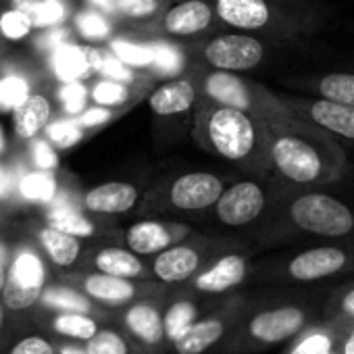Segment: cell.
Segmentation results:
<instances>
[{
    "label": "cell",
    "instance_id": "6da1fadb",
    "mask_svg": "<svg viewBox=\"0 0 354 354\" xmlns=\"http://www.w3.org/2000/svg\"><path fill=\"white\" fill-rule=\"evenodd\" d=\"M346 184L286 192L248 244L265 254L304 244L354 240V194Z\"/></svg>",
    "mask_w": 354,
    "mask_h": 354
},
{
    "label": "cell",
    "instance_id": "7a4b0ae2",
    "mask_svg": "<svg viewBox=\"0 0 354 354\" xmlns=\"http://www.w3.org/2000/svg\"><path fill=\"white\" fill-rule=\"evenodd\" d=\"M271 180L288 192L348 182L354 175L350 154L323 129L294 115L267 121Z\"/></svg>",
    "mask_w": 354,
    "mask_h": 354
},
{
    "label": "cell",
    "instance_id": "3957f363",
    "mask_svg": "<svg viewBox=\"0 0 354 354\" xmlns=\"http://www.w3.org/2000/svg\"><path fill=\"white\" fill-rule=\"evenodd\" d=\"M333 286L269 288L252 294L242 321L215 354H263L288 346L321 321Z\"/></svg>",
    "mask_w": 354,
    "mask_h": 354
},
{
    "label": "cell",
    "instance_id": "277c9868",
    "mask_svg": "<svg viewBox=\"0 0 354 354\" xmlns=\"http://www.w3.org/2000/svg\"><path fill=\"white\" fill-rule=\"evenodd\" d=\"M194 144L230 165L236 175L271 177L269 127L265 119L201 98L194 113Z\"/></svg>",
    "mask_w": 354,
    "mask_h": 354
},
{
    "label": "cell",
    "instance_id": "5b68a950",
    "mask_svg": "<svg viewBox=\"0 0 354 354\" xmlns=\"http://www.w3.org/2000/svg\"><path fill=\"white\" fill-rule=\"evenodd\" d=\"M354 275V240L304 244L259 254L252 283L269 288L333 286Z\"/></svg>",
    "mask_w": 354,
    "mask_h": 354
},
{
    "label": "cell",
    "instance_id": "8992f818",
    "mask_svg": "<svg viewBox=\"0 0 354 354\" xmlns=\"http://www.w3.org/2000/svg\"><path fill=\"white\" fill-rule=\"evenodd\" d=\"M223 30L306 42L327 21L321 0H213Z\"/></svg>",
    "mask_w": 354,
    "mask_h": 354
},
{
    "label": "cell",
    "instance_id": "52a82bcc",
    "mask_svg": "<svg viewBox=\"0 0 354 354\" xmlns=\"http://www.w3.org/2000/svg\"><path fill=\"white\" fill-rule=\"evenodd\" d=\"M238 175L209 169L167 171L152 180L136 211L138 219H171L190 225L203 223L225 188Z\"/></svg>",
    "mask_w": 354,
    "mask_h": 354
},
{
    "label": "cell",
    "instance_id": "ba28073f",
    "mask_svg": "<svg viewBox=\"0 0 354 354\" xmlns=\"http://www.w3.org/2000/svg\"><path fill=\"white\" fill-rule=\"evenodd\" d=\"M184 46L190 63L217 71L250 75L281 67L288 61L302 57L306 42H288L246 32L221 30L209 38Z\"/></svg>",
    "mask_w": 354,
    "mask_h": 354
},
{
    "label": "cell",
    "instance_id": "9c48e42d",
    "mask_svg": "<svg viewBox=\"0 0 354 354\" xmlns=\"http://www.w3.org/2000/svg\"><path fill=\"white\" fill-rule=\"evenodd\" d=\"M286 192L288 190H283L271 177L259 180V177L238 175L225 188L217 205L209 211L203 225L207 232L234 236L248 244L269 221Z\"/></svg>",
    "mask_w": 354,
    "mask_h": 354
},
{
    "label": "cell",
    "instance_id": "30bf717a",
    "mask_svg": "<svg viewBox=\"0 0 354 354\" xmlns=\"http://www.w3.org/2000/svg\"><path fill=\"white\" fill-rule=\"evenodd\" d=\"M190 69L196 77L201 98L205 100L244 111L265 121L286 119L292 115L281 102L277 90H271L269 86L252 80L250 75L217 71L196 63H190Z\"/></svg>",
    "mask_w": 354,
    "mask_h": 354
},
{
    "label": "cell",
    "instance_id": "8fae6325",
    "mask_svg": "<svg viewBox=\"0 0 354 354\" xmlns=\"http://www.w3.org/2000/svg\"><path fill=\"white\" fill-rule=\"evenodd\" d=\"M248 244L234 236H223L215 232H201L196 230L186 240L177 242L169 250L160 252L158 257L150 259L152 279L167 286V288H180L194 279L203 269H207L215 259L246 248ZM252 248V246H250Z\"/></svg>",
    "mask_w": 354,
    "mask_h": 354
},
{
    "label": "cell",
    "instance_id": "7c38bea8",
    "mask_svg": "<svg viewBox=\"0 0 354 354\" xmlns=\"http://www.w3.org/2000/svg\"><path fill=\"white\" fill-rule=\"evenodd\" d=\"M201 100L198 84L188 67L186 73L162 80L148 94L154 136L160 144H177L192 133L196 104Z\"/></svg>",
    "mask_w": 354,
    "mask_h": 354
},
{
    "label": "cell",
    "instance_id": "4fadbf2b",
    "mask_svg": "<svg viewBox=\"0 0 354 354\" xmlns=\"http://www.w3.org/2000/svg\"><path fill=\"white\" fill-rule=\"evenodd\" d=\"M248 292H238L215 300L188 329L171 342L169 354H215L242 321L248 302Z\"/></svg>",
    "mask_w": 354,
    "mask_h": 354
},
{
    "label": "cell",
    "instance_id": "5bb4252c",
    "mask_svg": "<svg viewBox=\"0 0 354 354\" xmlns=\"http://www.w3.org/2000/svg\"><path fill=\"white\" fill-rule=\"evenodd\" d=\"M213 0H173L148 26L136 30L148 38H160L180 44H192L221 32Z\"/></svg>",
    "mask_w": 354,
    "mask_h": 354
},
{
    "label": "cell",
    "instance_id": "9a60e30c",
    "mask_svg": "<svg viewBox=\"0 0 354 354\" xmlns=\"http://www.w3.org/2000/svg\"><path fill=\"white\" fill-rule=\"evenodd\" d=\"M257 257L259 252L250 246L227 252L215 259L194 279L173 290H180L184 294H190L203 300H219V298L244 292V286L252 283Z\"/></svg>",
    "mask_w": 354,
    "mask_h": 354
},
{
    "label": "cell",
    "instance_id": "2e32d148",
    "mask_svg": "<svg viewBox=\"0 0 354 354\" xmlns=\"http://www.w3.org/2000/svg\"><path fill=\"white\" fill-rule=\"evenodd\" d=\"M65 283L73 286L75 290L86 294L92 302H96L98 306L111 313L123 310L138 300L158 298L171 292V288L154 279H121V277L102 275L94 271L69 273L65 277Z\"/></svg>",
    "mask_w": 354,
    "mask_h": 354
},
{
    "label": "cell",
    "instance_id": "e0dca14e",
    "mask_svg": "<svg viewBox=\"0 0 354 354\" xmlns=\"http://www.w3.org/2000/svg\"><path fill=\"white\" fill-rule=\"evenodd\" d=\"M277 94L294 117L308 121L315 127L329 133L354 160V106L352 104H342V102L294 94V92H277Z\"/></svg>",
    "mask_w": 354,
    "mask_h": 354
},
{
    "label": "cell",
    "instance_id": "ac0fdd59",
    "mask_svg": "<svg viewBox=\"0 0 354 354\" xmlns=\"http://www.w3.org/2000/svg\"><path fill=\"white\" fill-rule=\"evenodd\" d=\"M167 296L146 298L115 313L119 327L148 354H169L171 339L167 331Z\"/></svg>",
    "mask_w": 354,
    "mask_h": 354
},
{
    "label": "cell",
    "instance_id": "d6986e66",
    "mask_svg": "<svg viewBox=\"0 0 354 354\" xmlns=\"http://www.w3.org/2000/svg\"><path fill=\"white\" fill-rule=\"evenodd\" d=\"M48 269L44 259L34 248H19L7 269V283L3 288V304L11 310H28L40 302L46 290Z\"/></svg>",
    "mask_w": 354,
    "mask_h": 354
},
{
    "label": "cell",
    "instance_id": "ffe728a7",
    "mask_svg": "<svg viewBox=\"0 0 354 354\" xmlns=\"http://www.w3.org/2000/svg\"><path fill=\"white\" fill-rule=\"evenodd\" d=\"M279 84L286 92L325 98L342 104L354 106V65L352 67H335V69H319V71H298L286 73L279 77Z\"/></svg>",
    "mask_w": 354,
    "mask_h": 354
},
{
    "label": "cell",
    "instance_id": "44dd1931",
    "mask_svg": "<svg viewBox=\"0 0 354 354\" xmlns=\"http://www.w3.org/2000/svg\"><path fill=\"white\" fill-rule=\"evenodd\" d=\"M196 232L194 225L171 219H138L123 232V246L142 259H154Z\"/></svg>",
    "mask_w": 354,
    "mask_h": 354
},
{
    "label": "cell",
    "instance_id": "7402d4cb",
    "mask_svg": "<svg viewBox=\"0 0 354 354\" xmlns=\"http://www.w3.org/2000/svg\"><path fill=\"white\" fill-rule=\"evenodd\" d=\"M150 182L113 180L90 188L82 196V209L94 217H119L136 213Z\"/></svg>",
    "mask_w": 354,
    "mask_h": 354
},
{
    "label": "cell",
    "instance_id": "603a6c76",
    "mask_svg": "<svg viewBox=\"0 0 354 354\" xmlns=\"http://www.w3.org/2000/svg\"><path fill=\"white\" fill-rule=\"evenodd\" d=\"M84 271L113 275L121 279H152L150 261L138 257L123 244L98 246L84 261Z\"/></svg>",
    "mask_w": 354,
    "mask_h": 354
},
{
    "label": "cell",
    "instance_id": "cb8c5ba5",
    "mask_svg": "<svg viewBox=\"0 0 354 354\" xmlns=\"http://www.w3.org/2000/svg\"><path fill=\"white\" fill-rule=\"evenodd\" d=\"M104 61V50L96 46H80V44H65L48 55L50 69L57 80L63 84L82 82L92 73H100Z\"/></svg>",
    "mask_w": 354,
    "mask_h": 354
},
{
    "label": "cell",
    "instance_id": "d4e9b609",
    "mask_svg": "<svg viewBox=\"0 0 354 354\" xmlns=\"http://www.w3.org/2000/svg\"><path fill=\"white\" fill-rule=\"evenodd\" d=\"M40 304L44 308H50L55 313H84V315H92L96 319H113L115 313L98 306L96 302H92L86 294H82L80 290H75L69 283H53L46 286Z\"/></svg>",
    "mask_w": 354,
    "mask_h": 354
},
{
    "label": "cell",
    "instance_id": "484cf974",
    "mask_svg": "<svg viewBox=\"0 0 354 354\" xmlns=\"http://www.w3.org/2000/svg\"><path fill=\"white\" fill-rule=\"evenodd\" d=\"M53 123V102L46 94L34 92L15 113H13V127L17 138L21 140H36L46 127Z\"/></svg>",
    "mask_w": 354,
    "mask_h": 354
},
{
    "label": "cell",
    "instance_id": "4316f807",
    "mask_svg": "<svg viewBox=\"0 0 354 354\" xmlns=\"http://www.w3.org/2000/svg\"><path fill=\"white\" fill-rule=\"evenodd\" d=\"M348 329L333 327L323 321L308 327L296 339H292L281 354H333L339 348V342Z\"/></svg>",
    "mask_w": 354,
    "mask_h": 354
},
{
    "label": "cell",
    "instance_id": "83f0119b",
    "mask_svg": "<svg viewBox=\"0 0 354 354\" xmlns=\"http://www.w3.org/2000/svg\"><path fill=\"white\" fill-rule=\"evenodd\" d=\"M38 242H40L42 250L46 252V257L50 259V263L57 265L59 269L75 267L77 261L86 254L84 252V240L73 238L69 234H63L50 225L40 227Z\"/></svg>",
    "mask_w": 354,
    "mask_h": 354
},
{
    "label": "cell",
    "instance_id": "f1b7e54d",
    "mask_svg": "<svg viewBox=\"0 0 354 354\" xmlns=\"http://www.w3.org/2000/svg\"><path fill=\"white\" fill-rule=\"evenodd\" d=\"M46 225L80 240H90L104 234V227L96 219L88 217L75 207H53L46 215Z\"/></svg>",
    "mask_w": 354,
    "mask_h": 354
},
{
    "label": "cell",
    "instance_id": "f546056e",
    "mask_svg": "<svg viewBox=\"0 0 354 354\" xmlns=\"http://www.w3.org/2000/svg\"><path fill=\"white\" fill-rule=\"evenodd\" d=\"M321 321L344 329L354 327V275L331 288Z\"/></svg>",
    "mask_w": 354,
    "mask_h": 354
},
{
    "label": "cell",
    "instance_id": "4dcf8cb0",
    "mask_svg": "<svg viewBox=\"0 0 354 354\" xmlns=\"http://www.w3.org/2000/svg\"><path fill=\"white\" fill-rule=\"evenodd\" d=\"M50 327L65 342L88 344L102 329V323L100 319L84 313H55Z\"/></svg>",
    "mask_w": 354,
    "mask_h": 354
},
{
    "label": "cell",
    "instance_id": "1f68e13d",
    "mask_svg": "<svg viewBox=\"0 0 354 354\" xmlns=\"http://www.w3.org/2000/svg\"><path fill=\"white\" fill-rule=\"evenodd\" d=\"M11 7L28 13L34 19L36 30L63 28L69 17L67 0H13Z\"/></svg>",
    "mask_w": 354,
    "mask_h": 354
},
{
    "label": "cell",
    "instance_id": "d6a6232c",
    "mask_svg": "<svg viewBox=\"0 0 354 354\" xmlns=\"http://www.w3.org/2000/svg\"><path fill=\"white\" fill-rule=\"evenodd\" d=\"M19 196L28 203L34 205H53L57 201L59 192V184L57 177L50 171H26L19 177V188H17Z\"/></svg>",
    "mask_w": 354,
    "mask_h": 354
},
{
    "label": "cell",
    "instance_id": "836d02e7",
    "mask_svg": "<svg viewBox=\"0 0 354 354\" xmlns=\"http://www.w3.org/2000/svg\"><path fill=\"white\" fill-rule=\"evenodd\" d=\"M84 348L88 354H148L121 327H102Z\"/></svg>",
    "mask_w": 354,
    "mask_h": 354
},
{
    "label": "cell",
    "instance_id": "e575fe53",
    "mask_svg": "<svg viewBox=\"0 0 354 354\" xmlns=\"http://www.w3.org/2000/svg\"><path fill=\"white\" fill-rule=\"evenodd\" d=\"M173 0H117V19L127 21L133 30H140L154 21Z\"/></svg>",
    "mask_w": 354,
    "mask_h": 354
},
{
    "label": "cell",
    "instance_id": "d590c367",
    "mask_svg": "<svg viewBox=\"0 0 354 354\" xmlns=\"http://www.w3.org/2000/svg\"><path fill=\"white\" fill-rule=\"evenodd\" d=\"M30 80L19 71H7L0 75V111L15 113L32 96Z\"/></svg>",
    "mask_w": 354,
    "mask_h": 354
},
{
    "label": "cell",
    "instance_id": "8d00e7d4",
    "mask_svg": "<svg viewBox=\"0 0 354 354\" xmlns=\"http://www.w3.org/2000/svg\"><path fill=\"white\" fill-rule=\"evenodd\" d=\"M73 30L86 42H104L113 34V24L109 15H102L94 9H82L73 15Z\"/></svg>",
    "mask_w": 354,
    "mask_h": 354
},
{
    "label": "cell",
    "instance_id": "74e56055",
    "mask_svg": "<svg viewBox=\"0 0 354 354\" xmlns=\"http://www.w3.org/2000/svg\"><path fill=\"white\" fill-rule=\"evenodd\" d=\"M90 98L96 102V106H104V109H119L127 102L133 100V90L129 84H121L115 80H98L92 90H90Z\"/></svg>",
    "mask_w": 354,
    "mask_h": 354
},
{
    "label": "cell",
    "instance_id": "f35d334b",
    "mask_svg": "<svg viewBox=\"0 0 354 354\" xmlns=\"http://www.w3.org/2000/svg\"><path fill=\"white\" fill-rule=\"evenodd\" d=\"M111 53L131 69H150L152 67L150 42H131L125 38H113Z\"/></svg>",
    "mask_w": 354,
    "mask_h": 354
},
{
    "label": "cell",
    "instance_id": "ab89813d",
    "mask_svg": "<svg viewBox=\"0 0 354 354\" xmlns=\"http://www.w3.org/2000/svg\"><path fill=\"white\" fill-rule=\"evenodd\" d=\"M34 30H36L34 19L15 7H9L0 13V36L9 42H21L30 38Z\"/></svg>",
    "mask_w": 354,
    "mask_h": 354
},
{
    "label": "cell",
    "instance_id": "60d3db41",
    "mask_svg": "<svg viewBox=\"0 0 354 354\" xmlns=\"http://www.w3.org/2000/svg\"><path fill=\"white\" fill-rule=\"evenodd\" d=\"M46 140L57 146V148H71L75 146L82 138H84V129L80 127V123L75 121V117L69 119H55L46 131H44Z\"/></svg>",
    "mask_w": 354,
    "mask_h": 354
},
{
    "label": "cell",
    "instance_id": "b9f144b4",
    "mask_svg": "<svg viewBox=\"0 0 354 354\" xmlns=\"http://www.w3.org/2000/svg\"><path fill=\"white\" fill-rule=\"evenodd\" d=\"M61 104H63V111L65 115L69 117H80L84 111H86V102H88V88L82 84V82H69V84H63L57 92Z\"/></svg>",
    "mask_w": 354,
    "mask_h": 354
},
{
    "label": "cell",
    "instance_id": "7bdbcfd3",
    "mask_svg": "<svg viewBox=\"0 0 354 354\" xmlns=\"http://www.w3.org/2000/svg\"><path fill=\"white\" fill-rule=\"evenodd\" d=\"M30 154L38 171H55L59 167V154L46 138H36L30 142Z\"/></svg>",
    "mask_w": 354,
    "mask_h": 354
},
{
    "label": "cell",
    "instance_id": "ee69618b",
    "mask_svg": "<svg viewBox=\"0 0 354 354\" xmlns=\"http://www.w3.org/2000/svg\"><path fill=\"white\" fill-rule=\"evenodd\" d=\"M9 354H59L57 346L44 335H28L19 339Z\"/></svg>",
    "mask_w": 354,
    "mask_h": 354
},
{
    "label": "cell",
    "instance_id": "f6af8a7d",
    "mask_svg": "<svg viewBox=\"0 0 354 354\" xmlns=\"http://www.w3.org/2000/svg\"><path fill=\"white\" fill-rule=\"evenodd\" d=\"M69 44V30L67 28H50V30H40V36L36 38V46L48 55H53L57 48Z\"/></svg>",
    "mask_w": 354,
    "mask_h": 354
},
{
    "label": "cell",
    "instance_id": "bcb514c9",
    "mask_svg": "<svg viewBox=\"0 0 354 354\" xmlns=\"http://www.w3.org/2000/svg\"><path fill=\"white\" fill-rule=\"evenodd\" d=\"M113 117H115V111H113V109H104V106H90V109H86L80 117H75V121L80 123V127H82V129H88V127L104 125V123H109Z\"/></svg>",
    "mask_w": 354,
    "mask_h": 354
},
{
    "label": "cell",
    "instance_id": "7dc6e473",
    "mask_svg": "<svg viewBox=\"0 0 354 354\" xmlns=\"http://www.w3.org/2000/svg\"><path fill=\"white\" fill-rule=\"evenodd\" d=\"M19 177L13 169H7L5 165H0V201H9L17 188H19Z\"/></svg>",
    "mask_w": 354,
    "mask_h": 354
},
{
    "label": "cell",
    "instance_id": "c3c4849f",
    "mask_svg": "<svg viewBox=\"0 0 354 354\" xmlns=\"http://www.w3.org/2000/svg\"><path fill=\"white\" fill-rule=\"evenodd\" d=\"M88 9H94L102 15L117 17V0H86Z\"/></svg>",
    "mask_w": 354,
    "mask_h": 354
},
{
    "label": "cell",
    "instance_id": "681fc988",
    "mask_svg": "<svg viewBox=\"0 0 354 354\" xmlns=\"http://www.w3.org/2000/svg\"><path fill=\"white\" fill-rule=\"evenodd\" d=\"M337 354H354V327H350L342 342H339V348H337Z\"/></svg>",
    "mask_w": 354,
    "mask_h": 354
},
{
    "label": "cell",
    "instance_id": "f907efd6",
    "mask_svg": "<svg viewBox=\"0 0 354 354\" xmlns=\"http://www.w3.org/2000/svg\"><path fill=\"white\" fill-rule=\"evenodd\" d=\"M57 352L59 354H88L84 344H75V342H61L57 346Z\"/></svg>",
    "mask_w": 354,
    "mask_h": 354
},
{
    "label": "cell",
    "instance_id": "816d5d0a",
    "mask_svg": "<svg viewBox=\"0 0 354 354\" xmlns=\"http://www.w3.org/2000/svg\"><path fill=\"white\" fill-rule=\"evenodd\" d=\"M7 283V269H5V263H0V290L5 288Z\"/></svg>",
    "mask_w": 354,
    "mask_h": 354
},
{
    "label": "cell",
    "instance_id": "f5cc1de1",
    "mask_svg": "<svg viewBox=\"0 0 354 354\" xmlns=\"http://www.w3.org/2000/svg\"><path fill=\"white\" fill-rule=\"evenodd\" d=\"M7 261H11L9 259V254H7V248L0 244V263H7Z\"/></svg>",
    "mask_w": 354,
    "mask_h": 354
},
{
    "label": "cell",
    "instance_id": "db71d44e",
    "mask_svg": "<svg viewBox=\"0 0 354 354\" xmlns=\"http://www.w3.org/2000/svg\"><path fill=\"white\" fill-rule=\"evenodd\" d=\"M5 152V133H3V129H0V154Z\"/></svg>",
    "mask_w": 354,
    "mask_h": 354
},
{
    "label": "cell",
    "instance_id": "11a10c76",
    "mask_svg": "<svg viewBox=\"0 0 354 354\" xmlns=\"http://www.w3.org/2000/svg\"><path fill=\"white\" fill-rule=\"evenodd\" d=\"M3 319H5V313H3V302H0V327H3Z\"/></svg>",
    "mask_w": 354,
    "mask_h": 354
}]
</instances>
